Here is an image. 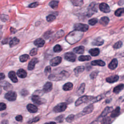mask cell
I'll use <instances>...</instances> for the list:
<instances>
[{"label": "cell", "instance_id": "cell-26", "mask_svg": "<svg viewBox=\"0 0 124 124\" xmlns=\"http://www.w3.org/2000/svg\"><path fill=\"white\" fill-rule=\"evenodd\" d=\"M34 44L37 47H42L44 45V44H45V41L42 38H38L34 41Z\"/></svg>", "mask_w": 124, "mask_h": 124}, {"label": "cell", "instance_id": "cell-34", "mask_svg": "<svg viewBox=\"0 0 124 124\" xmlns=\"http://www.w3.org/2000/svg\"><path fill=\"white\" fill-rule=\"evenodd\" d=\"M91 59V57L89 55H82L79 57V61H88Z\"/></svg>", "mask_w": 124, "mask_h": 124}, {"label": "cell", "instance_id": "cell-12", "mask_svg": "<svg viewBox=\"0 0 124 124\" xmlns=\"http://www.w3.org/2000/svg\"><path fill=\"white\" fill-rule=\"evenodd\" d=\"M94 105L93 104H90L86 107L83 110L82 113L83 115H86L91 113L94 110Z\"/></svg>", "mask_w": 124, "mask_h": 124}, {"label": "cell", "instance_id": "cell-9", "mask_svg": "<svg viewBox=\"0 0 124 124\" xmlns=\"http://www.w3.org/2000/svg\"><path fill=\"white\" fill-rule=\"evenodd\" d=\"M65 58L68 61L74 62L76 61V56L73 52H68L65 54Z\"/></svg>", "mask_w": 124, "mask_h": 124}, {"label": "cell", "instance_id": "cell-33", "mask_svg": "<svg viewBox=\"0 0 124 124\" xmlns=\"http://www.w3.org/2000/svg\"><path fill=\"white\" fill-rule=\"evenodd\" d=\"M85 83H82L79 88V89L77 91V93L79 95H81L85 91Z\"/></svg>", "mask_w": 124, "mask_h": 124}, {"label": "cell", "instance_id": "cell-57", "mask_svg": "<svg viewBox=\"0 0 124 124\" xmlns=\"http://www.w3.org/2000/svg\"><path fill=\"white\" fill-rule=\"evenodd\" d=\"M45 124H56V123L54 122H50L49 123H46Z\"/></svg>", "mask_w": 124, "mask_h": 124}, {"label": "cell", "instance_id": "cell-44", "mask_svg": "<svg viewBox=\"0 0 124 124\" xmlns=\"http://www.w3.org/2000/svg\"><path fill=\"white\" fill-rule=\"evenodd\" d=\"M97 20L95 18H94V19H91L89 21H88V23H89V24L91 25H95V24H96L97 22Z\"/></svg>", "mask_w": 124, "mask_h": 124}, {"label": "cell", "instance_id": "cell-55", "mask_svg": "<svg viewBox=\"0 0 124 124\" xmlns=\"http://www.w3.org/2000/svg\"><path fill=\"white\" fill-rule=\"evenodd\" d=\"M5 78V75L4 73H0V81L2 80Z\"/></svg>", "mask_w": 124, "mask_h": 124}, {"label": "cell", "instance_id": "cell-38", "mask_svg": "<svg viewBox=\"0 0 124 124\" xmlns=\"http://www.w3.org/2000/svg\"><path fill=\"white\" fill-rule=\"evenodd\" d=\"M112 120L109 117H106L102 121L101 124H111Z\"/></svg>", "mask_w": 124, "mask_h": 124}, {"label": "cell", "instance_id": "cell-29", "mask_svg": "<svg viewBox=\"0 0 124 124\" xmlns=\"http://www.w3.org/2000/svg\"><path fill=\"white\" fill-rule=\"evenodd\" d=\"M124 88V85L123 84H120L114 88L113 92L115 94H118L120 91H121Z\"/></svg>", "mask_w": 124, "mask_h": 124}, {"label": "cell", "instance_id": "cell-3", "mask_svg": "<svg viewBox=\"0 0 124 124\" xmlns=\"http://www.w3.org/2000/svg\"><path fill=\"white\" fill-rule=\"evenodd\" d=\"M94 97L90 96H87V95L83 96L81 97H79V98L76 101L75 105L76 106H79L83 103L92 101L94 99Z\"/></svg>", "mask_w": 124, "mask_h": 124}, {"label": "cell", "instance_id": "cell-10", "mask_svg": "<svg viewBox=\"0 0 124 124\" xmlns=\"http://www.w3.org/2000/svg\"><path fill=\"white\" fill-rule=\"evenodd\" d=\"M99 9L101 11L105 13H108L110 12V8L109 6L106 3H102L99 4Z\"/></svg>", "mask_w": 124, "mask_h": 124}, {"label": "cell", "instance_id": "cell-16", "mask_svg": "<svg viewBox=\"0 0 124 124\" xmlns=\"http://www.w3.org/2000/svg\"><path fill=\"white\" fill-rule=\"evenodd\" d=\"M118 79H119L118 76L116 75H114L108 77L107 79H106V81L109 83H112L118 81Z\"/></svg>", "mask_w": 124, "mask_h": 124}, {"label": "cell", "instance_id": "cell-53", "mask_svg": "<svg viewBox=\"0 0 124 124\" xmlns=\"http://www.w3.org/2000/svg\"><path fill=\"white\" fill-rule=\"evenodd\" d=\"M22 119H23V117L21 116V115H19V116H17L16 117V120L17 121H19V122L22 121Z\"/></svg>", "mask_w": 124, "mask_h": 124}, {"label": "cell", "instance_id": "cell-17", "mask_svg": "<svg viewBox=\"0 0 124 124\" xmlns=\"http://www.w3.org/2000/svg\"><path fill=\"white\" fill-rule=\"evenodd\" d=\"M113 111V108L112 107H107L105 108L103 111L102 112L100 117H105L107 116V114L111 112H112Z\"/></svg>", "mask_w": 124, "mask_h": 124}, {"label": "cell", "instance_id": "cell-24", "mask_svg": "<svg viewBox=\"0 0 124 124\" xmlns=\"http://www.w3.org/2000/svg\"><path fill=\"white\" fill-rule=\"evenodd\" d=\"M91 65L92 66H105L106 64L105 62L102 60H95L91 62Z\"/></svg>", "mask_w": 124, "mask_h": 124}, {"label": "cell", "instance_id": "cell-23", "mask_svg": "<svg viewBox=\"0 0 124 124\" xmlns=\"http://www.w3.org/2000/svg\"><path fill=\"white\" fill-rule=\"evenodd\" d=\"M17 75L20 78H25L27 76V72L23 69H19L17 72Z\"/></svg>", "mask_w": 124, "mask_h": 124}, {"label": "cell", "instance_id": "cell-54", "mask_svg": "<svg viewBox=\"0 0 124 124\" xmlns=\"http://www.w3.org/2000/svg\"><path fill=\"white\" fill-rule=\"evenodd\" d=\"M28 92L26 90H22L21 92V95L23 96H26L28 95Z\"/></svg>", "mask_w": 124, "mask_h": 124}, {"label": "cell", "instance_id": "cell-32", "mask_svg": "<svg viewBox=\"0 0 124 124\" xmlns=\"http://www.w3.org/2000/svg\"><path fill=\"white\" fill-rule=\"evenodd\" d=\"M19 42H20V40L18 38H17V37H14L9 42L10 46L11 47H13L17 45V44H19Z\"/></svg>", "mask_w": 124, "mask_h": 124}, {"label": "cell", "instance_id": "cell-4", "mask_svg": "<svg viewBox=\"0 0 124 124\" xmlns=\"http://www.w3.org/2000/svg\"><path fill=\"white\" fill-rule=\"evenodd\" d=\"M74 28L79 32H86L89 29V26L83 23H76L74 26Z\"/></svg>", "mask_w": 124, "mask_h": 124}, {"label": "cell", "instance_id": "cell-7", "mask_svg": "<svg viewBox=\"0 0 124 124\" xmlns=\"http://www.w3.org/2000/svg\"><path fill=\"white\" fill-rule=\"evenodd\" d=\"M17 97V93L15 92L10 91L5 95V98L10 101H15Z\"/></svg>", "mask_w": 124, "mask_h": 124}, {"label": "cell", "instance_id": "cell-43", "mask_svg": "<svg viewBox=\"0 0 124 124\" xmlns=\"http://www.w3.org/2000/svg\"><path fill=\"white\" fill-rule=\"evenodd\" d=\"M54 50L55 52H59L62 50V47L59 45H56L54 48Z\"/></svg>", "mask_w": 124, "mask_h": 124}, {"label": "cell", "instance_id": "cell-40", "mask_svg": "<svg viewBox=\"0 0 124 124\" xmlns=\"http://www.w3.org/2000/svg\"><path fill=\"white\" fill-rule=\"evenodd\" d=\"M74 118H75L74 115V114H70L68 117H67V118H66V121L67 122L71 123V122H72V121H73V120H74Z\"/></svg>", "mask_w": 124, "mask_h": 124}, {"label": "cell", "instance_id": "cell-28", "mask_svg": "<svg viewBox=\"0 0 124 124\" xmlns=\"http://www.w3.org/2000/svg\"><path fill=\"white\" fill-rule=\"evenodd\" d=\"M89 54L93 56H96L99 54V50L97 48H95L91 49L89 51Z\"/></svg>", "mask_w": 124, "mask_h": 124}, {"label": "cell", "instance_id": "cell-39", "mask_svg": "<svg viewBox=\"0 0 124 124\" xmlns=\"http://www.w3.org/2000/svg\"><path fill=\"white\" fill-rule=\"evenodd\" d=\"M29 59V56L28 54H24L20 56V60L21 62H25L28 60Z\"/></svg>", "mask_w": 124, "mask_h": 124}, {"label": "cell", "instance_id": "cell-2", "mask_svg": "<svg viewBox=\"0 0 124 124\" xmlns=\"http://www.w3.org/2000/svg\"><path fill=\"white\" fill-rule=\"evenodd\" d=\"M69 76V74L66 71H63L59 74H51L49 76V79L51 81H58L64 80L67 79Z\"/></svg>", "mask_w": 124, "mask_h": 124}, {"label": "cell", "instance_id": "cell-48", "mask_svg": "<svg viewBox=\"0 0 124 124\" xmlns=\"http://www.w3.org/2000/svg\"><path fill=\"white\" fill-rule=\"evenodd\" d=\"M39 120H40L39 117H35V118H34L31 119V120L29 121L28 123H29V124H32V123H33L37 122H38Z\"/></svg>", "mask_w": 124, "mask_h": 124}, {"label": "cell", "instance_id": "cell-59", "mask_svg": "<svg viewBox=\"0 0 124 124\" xmlns=\"http://www.w3.org/2000/svg\"><path fill=\"white\" fill-rule=\"evenodd\" d=\"M122 99L123 100H124V95L123 96H122Z\"/></svg>", "mask_w": 124, "mask_h": 124}, {"label": "cell", "instance_id": "cell-49", "mask_svg": "<svg viewBox=\"0 0 124 124\" xmlns=\"http://www.w3.org/2000/svg\"><path fill=\"white\" fill-rule=\"evenodd\" d=\"M103 96L101 95H99L97 97H95V98H94V99L92 100H93V102H97V101H99L100 100L102 99L103 98Z\"/></svg>", "mask_w": 124, "mask_h": 124}, {"label": "cell", "instance_id": "cell-51", "mask_svg": "<svg viewBox=\"0 0 124 124\" xmlns=\"http://www.w3.org/2000/svg\"><path fill=\"white\" fill-rule=\"evenodd\" d=\"M39 4L37 2H35V3H33L32 4H31L30 5H29V7L30 8H34V7H36L37 6H38Z\"/></svg>", "mask_w": 124, "mask_h": 124}, {"label": "cell", "instance_id": "cell-50", "mask_svg": "<svg viewBox=\"0 0 124 124\" xmlns=\"http://www.w3.org/2000/svg\"><path fill=\"white\" fill-rule=\"evenodd\" d=\"M6 108V105L4 103H0V111H4Z\"/></svg>", "mask_w": 124, "mask_h": 124}, {"label": "cell", "instance_id": "cell-36", "mask_svg": "<svg viewBox=\"0 0 124 124\" xmlns=\"http://www.w3.org/2000/svg\"><path fill=\"white\" fill-rule=\"evenodd\" d=\"M58 4H59V2L57 1H51L50 4L49 5L53 9H56L58 6Z\"/></svg>", "mask_w": 124, "mask_h": 124}, {"label": "cell", "instance_id": "cell-11", "mask_svg": "<svg viewBox=\"0 0 124 124\" xmlns=\"http://www.w3.org/2000/svg\"><path fill=\"white\" fill-rule=\"evenodd\" d=\"M62 61V58L61 57L58 56L51 60L50 62V64L51 66H55L59 65L61 63Z\"/></svg>", "mask_w": 124, "mask_h": 124}, {"label": "cell", "instance_id": "cell-22", "mask_svg": "<svg viewBox=\"0 0 124 124\" xmlns=\"http://www.w3.org/2000/svg\"><path fill=\"white\" fill-rule=\"evenodd\" d=\"M120 113V108L119 107H117L114 110H113L111 114V117L114 118L119 116Z\"/></svg>", "mask_w": 124, "mask_h": 124}, {"label": "cell", "instance_id": "cell-20", "mask_svg": "<svg viewBox=\"0 0 124 124\" xmlns=\"http://www.w3.org/2000/svg\"><path fill=\"white\" fill-rule=\"evenodd\" d=\"M118 65V61L116 59H113L111 63L108 65V67L112 70H113L115 68H116Z\"/></svg>", "mask_w": 124, "mask_h": 124}, {"label": "cell", "instance_id": "cell-58", "mask_svg": "<svg viewBox=\"0 0 124 124\" xmlns=\"http://www.w3.org/2000/svg\"><path fill=\"white\" fill-rule=\"evenodd\" d=\"M98 124V122H97V121H95L92 122L91 123H90V124Z\"/></svg>", "mask_w": 124, "mask_h": 124}, {"label": "cell", "instance_id": "cell-25", "mask_svg": "<svg viewBox=\"0 0 124 124\" xmlns=\"http://www.w3.org/2000/svg\"><path fill=\"white\" fill-rule=\"evenodd\" d=\"M85 69V67L84 66H79L76 67L74 70V71L76 75L78 76L79 74H80L82 72L84 71V70Z\"/></svg>", "mask_w": 124, "mask_h": 124}, {"label": "cell", "instance_id": "cell-60", "mask_svg": "<svg viewBox=\"0 0 124 124\" xmlns=\"http://www.w3.org/2000/svg\"><path fill=\"white\" fill-rule=\"evenodd\" d=\"M1 92H2V90H1V86H0V94H1Z\"/></svg>", "mask_w": 124, "mask_h": 124}, {"label": "cell", "instance_id": "cell-1", "mask_svg": "<svg viewBox=\"0 0 124 124\" xmlns=\"http://www.w3.org/2000/svg\"><path fill=\"white\" fill-rule=\"evenodd\" d=\"M83 34L81 32H79L78 31H74L70 33L66 37V40L69 44H75L83 37Z\"/></svg>", "mask_w": 124, "mask_h": 124}, {"label": "cell", "instance_id": "cell-6", "mask_svg": "<svg viewBox=\"0 0 124 124\" xmlns=\"http://www.w3.org/2000/svg\"><path fill=\"white\" fill-rule=\"evenodd\" d=\"M97 11V5L95 3H92L89 6L88 9L87 16L88 17H91L92 15L95 14Z\"/></svg>", "mask_w": 124, "mask_h": 124}, {"label": "cell", "instance_id": "cell-8", "mask_svg": "<svg viewBox=\"0 0 124 124\" xmlns=\"http://www.w3.org/2000/svg\"><path fill=\"white\" fill-rule=\"evenodd\" d=\"M32 99L34 103L38 105H41L46 102L45 99L41 98L37 95H33L32 97Z\"/></svg>", "mask_w": 124, "mask_h": 124}, {"label": "cell", "instance_id": "cell-31", "mask_svg": "<svg viewBox=\"0 0 124 124\" xmlns=\"http://www.w3.org/2000/svg\"><path fill=\"white\" fill-rule=\"evenodd\" d=\"M73 84L71 83H67L63 86V90L65 91H70L72 89Z\"/></svg>", "mask_w": 124, "mask_h": 124}, {"label": "cell", "instance_id": "cell-47", "mask_svg": "<svg viewBox=\"0 0 124 124\" xmlns=\"http://www.w3.org/2000/svg\"><path fill=\"white\" fill-rule=\"evenodd\" d=\"M99 71H95L93 72L91 75H90V77L92 79H94L96 78V77L98 75Z\"/></svg>", "mask_w": 124, "mask_h": 124}, {"label": "cell", "instance_id": "cell-19", "mask_svg": "<svg viewBox=\"0 0 124 124\" xmlns=\"http://www.w3.org/2000/svg\"><path fill=\"white\" fill-rule=\"evenodd\" d=\"M27 109L28 111L31 113H35L38 111V109L37 106H35V105L31 104H28L27 105Z\"/></svg>", "mask_w": 124, "mask_h": 124}, {"label": "cell", "instance_id": "cell-18", "mask_svg": "<svg viewBox=\"0 0 124 124\" xmlns=\"http://www.w3.org/2000/svg\"><path fill=\"white\" fill-rule=\"evenodd\" d=\"M104 43V40L100 37H97L95 38L92 43V44L94 46H99L103 45Z\"/></svg>", "mask_w": 124, "mask_h": 124}, {"label": "cell", "instance_id": "cell-27", "mask_svg": "<svg viewBox=\"0 0 124 124\" xmlns=\"http://www.w3.org/2000/svg\"><path fill=\"white\" fill-rule=\"evenodd\" d=\"M85 48L83 46H79L74 49V51L77 54H83L84 52Z\"/></svg>", "mask_w": 124, "mask_h": 124}, {"label": "cell", "instance_id": "cell-14", "mask_svg": "<svg viewBox=\"0 0 124 124\" xmlns=\"http://www.w3.org/2000/svg\"><path fill=\"white\" fill-rule=\"evenodd\" d=\"M52 89V84L50 82H47L43 87V90L46 93L50 92Z\"/></svg>", "mask_w": 124, "mask_h": 124}, {"label": "cell", "instance_id": "cell-52", "mask_svg": "<svg viewBox=\"0 0 124 124\" xmlns=\"http://www.w3.org/2000/svg\"><path fill=\"white\" fill-rule=\"evenodd\" d=\"M51 72V67L50 66H47L45 70V73L47 74L48 73H50Z\"/></svg>", "mask_w": 124, "mask_h": 124}, {"label": "cell", "instance_id": "cell-45", "mask_svg": "<svg viewBox=\"0 0 124 124\" xmlns=\"http://www.w3.org/2000/svg\"><path fill=\"white\" fill-rule=\"evenodd\" d=\"M64 118H65V116L64 115H61V116H59L56 118V120L59 123H62L63 122Z\"/></svg>", "mask_w": 124, "mask_h": 124}, {"label": "cell", "instance_id": "cell-35", "mask_svg": "<svg viewBox=\"0 0 124 124\" xmlns=\"http://www.w3.org/2000/svg\"><path fill=\"white\" fill-rule=\"evenodd\" d=\"M71 2L76 6H81L83 4V2L82 0H72Z\"/></svg>", "mask_w": 124, "mask_h": 124}, {"label": "cell", "instance_id": "cell-5", "mask_svg": "<svg viewBox=\"0 0 124 124\" xmlns=\"http://www.w3.org/2000/svg\"><path fill=\"white\" fill-rule=\"evenodd\" d=\"M67 104L66 103H61L56 105L54 109V111L55 112H64L67 108Z\"/></svg>", "mask_w": 124, "mask_h": 124}, {"label": "cell", "instance_id": "cell-42", "mask_svg": "<svg viewBox=\"0 0 124 124\" xmlns=\"http://www.w3.org/2000/svg\"><path fill=\"white\" fill-rule=\"evenodd\" d=\"M122 42L121 41H118L116 42V44L113 45V48L115 49H118L120 48L122 46Z\"/></svg>", "mask_w": 124, "mask_h": 124}, {"label": "cell", "instance_id": "cell-46", "mask_svg": "<svg viewBox=\"0 0 124 124\" xmlns=\"http://www.w3.org/2000/svg\"><path fill=\"white\" fill-rule=\"evenodd\" d=\"M37 49L34 48L31 50L30 54L31 56H34L37 54Z\"/></svg>", "mask_w": 124, "mask_h": 124}, {"label": "cell", "instance_id": "cell-56", "mask_svg": "<svg viewBox=\"0 0 124 124\" xmlns=\"http://www.w3.org/2000/svg\"><path fill=\"white\" fill-rule=\"evenodd\" d=\"M3 124H8V121L7 120H4L2 122Z\"/></svg>", "mask_w": 124, "mask_h": 124}, {"label": "cell", "instance_id": "cell-15", "mask_svg": "<svg viewBox=\"0 0 124 124\" xmlns=\"http://www.w3.org/2000/svg\"><path fill=\"white\" fill-rule=\"evenodd\" d=\"M0 86H3L4 89L6 91H10L12 89V86L7 82H3L0 83Z\"/></svg>", "mask_w": 124, "mask_h": 124}, {"label": "cell", "instance_id": "cell-13", "mask_svg": "<svg viewBox=\"0 0 124 124\" xmlns=\"http://www.w3.org/2000/svg\"><path fill=\"white\" fill-rule=\"evenodd\" d=\"M38 62V60L37 58H33V59L28 64V69L30 70H32L34 69L35 65H36Z\"/></svg>", "mask_w": 124, "mask_h": 124}, {"label": "cell", "instance_id": "cell-21", "mask_svg": "<svg viewBox=\"0 0 124 124\" xmlns=\"http://www.w3.org/2000/svg\"><path fill=\"white\" fill-rule=\"evenodd\" d=\"M8 77L14 83H16L18 82V79H17L16 74L14 71H10L8 74Z\"/></svg>", "mask_w": 124, "mask_h": 124}, {"label": "cell", "instance_id": "cell-30", "mask_svg": "<svg viewBox=\"0 0 124 124\" xmlns=\"http://www.w3.org/2000/svg\"><path fill=\"white\" fill-rule=\"evenodd\" d=\"M109 22V19L107 17H103L100 19L99 23L103 26L107 25Z\"/></svg>", "mask_w": 124, "mask_h": 124}, {"label": "cell", "instance_id": "cell-41", "mask_svg": "<svg viewBox=\"0 0 124 124\" xmlns=\"http://www.w3.org/2000/svg\"><path fill=\"white\" fill-rule=\"evenodd\" d=\"M56 18V17L53 15H50L47 17V21L49 22L54 21Z\"/></svg>", "mask_w": 124, "mask_h": 124}, {"label": "cell", "instance_id": "cell-37", "mask_svg": "<svg viewBox=\"0 0 124 124\" xmlns=\"http://www.w3.org/2000/svg\"><path fill=\"white\" fill-rule=\"evenodd\" d=\"M115 15L117 17L121 16L123 14H124V8H121L118 9L115 12Z\"/></svg>", "mask_w": 124, "mask_h": 124}]
</instances>
